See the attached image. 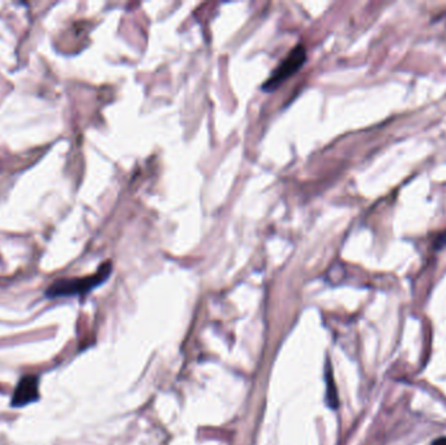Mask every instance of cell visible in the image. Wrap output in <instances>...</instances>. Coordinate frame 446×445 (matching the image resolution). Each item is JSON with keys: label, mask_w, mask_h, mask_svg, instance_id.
Returning <instances> with one entry per match:
<instances>
[{"label": "cell", "mask_w": 446, "mask_h": 445, "mask_svg": "<svg viewBox=\"0 0 446 445\" xmlns=\"http://www.w3.org/2000/svg\"><path fill=\"white\" fill-rule=\"evenodd\" d=\"M432 445H446V437H440L438 440H435Z\"/></svg>", "instance_id": "8992f818"}, {"label": "cell", "mask_w": 446, "mask_h": 445, "mask_svg": "<svg viewBox=\"0 0 446 445\" xmlns=\"http://www.w3.org/2000/svg\"><path fill=\"white\" fill-rule=\"evenodd\" d=\"M307 60V51L303 45H296L289 53L270 74V77L263 84V91L266 93H272L275 89H278L286 80H289L291 76L296 74Z\"/></svg>", "instance_id": "7a4b0ae2"}, {"label": "cell", "mask_w": 446, "mask_h": 445, "mask_svg": "<svg viewBox=\"0 0 446 445\" xmlns=\"http://www.w3.org/2000/svg\"><path fill=\"white\" fill-rule=\"evenodd\" d=\"M39 399V392H38V379L33 375L24 376L21 380L18 381V387L12 397V406L13 408H22L29 404L34 402Z\"/></svg>", "instance_id": "3957f363"}, {"label": "cell", "mask_w": 446, "mask_h": 445, "mask_svg": "<svg viewBox=\"0 0 446 445\" xmlns=\"http://www.w3.org/2000/svg\"><path fill=\"white\" fill-rule=\"evenodd\" d=\"M327 385H328L327 399H328L329 406L336 409L338 406L337 390H336V385H334V379H333L332 368H330V367L328 368V366H327Z\"/></svg>", "instance_id": "277c9868"}, {"label": "cell", "mask_w": 446, "mask_h": 445, "mask_svg": "<svg viewBox=\"0 0 446 445\" xmlns=\"http://www.w3.org/2000/svg\"><path fill=\"white\" fill-rule=\"evenodd\" d=\"M436 246H438V247L446 246V232H444V234H441L438 239H436Z\"/></svg>", "instance_id": "5b68a950"}, {"label": "cell", "mask_w": 446, "mask_h": 445, "mask_svg": "<svg viewBox=\"0 0 446 445\" xmlns=\"http://www.w3.org/2000/svg\"><path fill=\"white\" fill-rule=\"evenodd\" d=\"M111 272H112V264L110 261H106L105 264L100 265V270L91 276L55 281L53 285L47 288L45 295L50 299L85 295L93 288H98L106 279H109Z\"/></svg>", "instance_id": "6da1fadb"}]
</instances>
